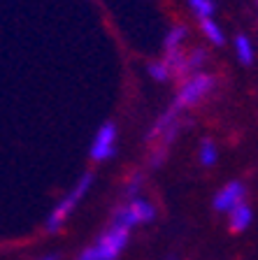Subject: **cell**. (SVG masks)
Returning <instances> with one entry per match:
<instances>
[{"label": "cell", "mask_w": 258, "mask_h": 260, "mask_svg": "<svg viewBox=\"0 0 258 260\" xmlns=\"http://www.w3.org/2000/svg\"><path fill=\"white\" fill-rule=\"evenodd\" d=\"M130 239V230L124 225H112L100 233V237L91 244V246H86L84 251L79 253L77 260H117L121 255V251L126 249V244Z\"/></svg>", "instance_id": "1"}, {"label": "cell", "mask_w": 258, "mask_h": 260, "mask_svg": "<svg viewBox=\"0 0 258 260\" xmlns=\"http://www.w3.org/2000/svg\"><path fill=\"white\" fill-rule=\"evenodd\" d=\"M214 86H216L214 75H210V72H205V70L193 72V75L179 86V91H177V95H175L170 107L175 109V112L184 114L186 109H191L198 103H203L205 98L214 91Z\"/></svg>", "instance_id": "2"}, {"label": "cell", "mask_w": 258, "mask_h": 260, "mask_svg": "<svg viewBox=\"0 0 258 260\" xmlns=\"http://www.w3.org/2000/svg\"><path fill=\"white\" fill-rule=\"evenodd\" d=\"M91 184H93V172H84L81 179L75 184V188H72L68 195H63L59 200V205H56L54 209H51V214L47 216V223H44V230H47V233H56V230L63 225L65 218L70 216L72 211H75V207L81 202V198L89 193Z\"/></svg>", "instance_id": "3"}, {"label": "cell", "mask_w": 258, "mask_h": 260, "mask_svg": "<svg viewBox=\"0 0 258 260\" xmlns=\"http://www.w3.org/2000/svg\"><path fill=\"white\" fill-rule=\"evenodd\" d=\"M156 218V209L154 205L147 200H140V198H133L126 205H121L112 216V223L124 228H133V225H142V223H151Z\"/></svg>", "instance_id": "4"}, {"label": "cell", "mask_w": 258, "mask_h": 260, "mask_svg": "<svg viewBox=\"0 0 258 260\" xmlns=\"http://www.w3.org/2000/svg\"><path fill=\"white\" fill-rule=\"evenodd\" d=\"M114 153H117V125H114V121H105L93 135L89 156H91V160L102 162L112 158Z\"/></svg>", "instance_id": "5"}, {"label": "cell", "mask_w": 258, "mask_h": 260, "mask_svg": "<svg viewBox=\"0 0 258 260\" xmlns=\"http://www.w3.org/2000/svg\"><path fill=\"white\" fill-rule=\"evenodd\" d=\"M244 198H247V188H244V184H240V181H231V184L223 186V188L214 195V209L216 211H231L233 207L242 205Z\"/></svg>", "instance_id": "6"}, {"label": "cell", "mask_w": 258, "mask_h": 260, "mask_svg": "<svg viewBox=\"0 0 258 260\" xmlns=\"http://www.w3.org/2000/svg\"><path fill=\"white\" fill-rule=\"evenodd\" d=\"M163 63L167 65L170 77H186V75H191V70H188V58H186V54H184V49L165 51V58H163Z\"/></svg>", "instance_id": "7"}, {"label": "cell", "mask_w": 258, "mask_h": 260, "mask_svg": "<svg viewBox=\"0 0 258 260\" xmlns=\"http://www.w3.org/2000/svg\"><path fill=\"white\" fill-rule=\"evenodd\" d=\"M251 223V207L249 205H237L231 209V230L233 233H242Z\"/></svg>", "instance_id": "8"}, {"label": "cell", "mask_w": 258, "mask_h": 260, "mask_svg": "<svg viewBox=\"0 0 258 260\" xmlns=\"http://www.w3.org/2000/svg\"><path fill=\"white\" fill-rule=\"evenodd\" d=\"M186 35H188V28L182 26V23H175V26L167 30L165 42H163L165 51H175V49H182V44L186 42Z\"/></svg>", "instance_id": "9"}, {"label": "cell", "mask_w": 258, "mask_h": 260, "mask_svg": "<svg viewBox=\"0 0 258 260\" xmlns=\"http://www.w3.org/2000/svg\"><path fill=\"white\" fill-rule=\"evenodd\" d=\"M200 30H203V35L210 40L214 47H221V44L226 42V35H223L221 26L214 21V19H203V21H200Z\"/></svg>", "instance_id": "10"}, {"label": "cell", "mask_w": 258, "mask_h": 260, "mask_svg": "<svg viewBox=\"0 0 258 260\" xmlns=\"http://www.w3.org/2000/svg\"><path fill=\"white\" fill-rule=\"evenodd\" d=\"M235 51H237V58H240V63L242 65H251L253 63V44H251V40H249L244 32L235 35Z\"/></svg>", "instance_id": "11"}, {"label": "cell", "mask_w": 258, "mask_h": 260, "mask_svg": "<svg viewBox=\"0 0 258 260\" xmlns=\"http://www.w3.org/2000/svg\"><path fill=\"white\" fill-rule=\"evenodd\" d=\"M188 7H191V12L198 16L200 21L203 19H212V14L216 10L214 0H188Z\"/></svg>", "instance_id": "12"}, {"label": "cell", "mask_w": 258, "mask_h": 260, "mask_svg": "<svg viewBox=\"0 0 258 260\" xmlns=\"http://www.w3.org/2000/svg\"><path fill=\"white\" fill-rule=\"evenodd\" d=\"M216 158H219V151H216L214 142H212V140H203V142H200V162H203L205 168L214 165Z\"/></svg>", "instance_id": "13"}, {"label": "cell", "mask_w": 258, "mask_h": 260, "mask_svg": "<svg viewBox=\"0 0 258 260\" xmlns=\"http://www.w3.org/2000/svg\"><path fill=\"white\" fill-rule=\"evenodd\" d=\"M147 72H149L151 79H154V81H161V84H165L167 79H172L170 70H167V65L163 63V60H151V63L147 65Z\"/></svg>", "instance_id": "14"}, {"label": "cell", "mask_w": 258, "mask_h": 260, "mask_svg": "<svg viewBox=\"0 0 258 260\" xmlns=\"http://www.w3.org/2000/svg\"><path fill=\"white\" fill-rule=\"evenodd\" d=\"M186 58H188V70H191V75H193V72L203 70V65L207 63V51L200 49V47H195V49H191V51L186 54Z\"/></svg>", "instance_id": "15"}, {"label": "cell", "mask_w": 258, "mask_h": 260, "mask_svg": "<svg viewBox=\"0 0 258 260\" xmlns=\"http://www.w3.org/2000/svg\"><path fill=\"white\" fill-rule=\"evenodd\" d=\"M140 184H142V174H135V179H133V181H130V184H128V188H126V193H128L130 198H133V195L137 193V188H140Z\"/></svg>", "instance_id": "16"}, {"label": "cell", "mask_w": 258, "mask_h": 260, "mask_svg": "<svg viewBox=\"0 0 258 260\" xmlns=\"http://www.w3.org/2000/svg\"><path fill=\"white\" fill-rule=\"evenodd\" d=\"M35 260H61V255L59 253H47V255H40V258H35Z\"/></svg>", "instance_id": "17"}, {"label": "cell", "mask_w": 258, "mask_h": 260, "mask_svg": "<svg viewBox=\"0 0 258 260\" xmlns=\"http://www.w3.org/2000/svg\"><path fill=\"white\" fill-rule=\"evenodd\" d=\"M256 12H258V0H256Z\"/></svg>", "instance_id": "18"}]
</instances>
